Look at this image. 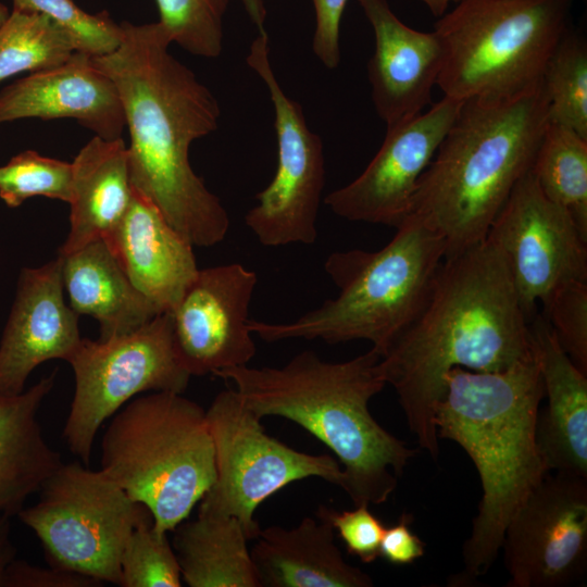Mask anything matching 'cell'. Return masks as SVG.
<instances>
[{
	"label": "cell",
	"mask_w": 587,
	"mask_h": 587,
	"mask_svg": "<svg viewBox=\"0 0 587 587\" xmlns=\"http://www.w3.org/2000/svg\"><path fill=\"white\" fill-rule=\"evenodd\" d=\"M13 10L47 15L74 38L76 51L89 55H102L115 50L122 39L121 24L108 12L90 14L72 0H12Z\"/></svg>",
	"instance_id": "33"
},
{
	"label": "cell",
	"mask_w": 587,
	"mask_h": 587,
	"mask_svg": "<svg viewBox=\"0 0 587 587\" xmlns=\"http://www.w3.org/2000/svg\"><path fill=\"white\" fill-rule=\"evenodd\" d=\"M572 0H460L434 26L444 49L437 85L466 101L511 100L542 85Z\"/></svg>",
	"instance_id": "8"
},
{
	"label": "cell",
	"mask_w": 587,
	"mask_h": 587,
	"mask_svg": "<svg viewBox=\"0 0 587 587\" xmlns=\"http://www.w3.org/2000/svg\"><path fill=\"white\" fill-rule=\"evenodd\" d=\"M73 118L95 136L121 138L126 127L113 80L75 51L60 66L32 73L0 90V124L21 118Z\"/></svg>",
	"instance_id": "19"
},
{
	"label": "cell",
	"mask_w": 587,
	"mask_h": 587,
	"mask_svg": "<svg viewBox=\"0 0 587 587\" xmlns=\"http://www.w3.org/2000/svg\"><path fill=\"white\" fill-rule=\"evenodd\" d=\"M251 552L260 587H371L373 579L345 561L334 528L319 517L298 526L261 529Z\"/></svg>",
	"instance_id": "22"
},
{
	"label": "cell",
	"mask_w": 587,
	"mask_h": 587,
	"mask_svg": "<svg viewBox=\"0 0 587 587\" xmlns=\"http://www.w3.org/2000/svg\"><path fill=\"white\" fill-rule=\"evenodd\" d=\"M38 501L17 516L30 528L50 566L120 586L121 557L133 532L153 521L100 469L72 462L42 484Z\"/></svg>",
	"instance_id": "9"
},
{
	"label": "cell",
	"mask_w": 587,
	"mask_h": 587,
	"mask_svg": "<svg viewBox=\"0 0 587 587\" xmlns=\"http://www.w3.org/2000/svg\"><path fill=\"white\" fill-rule=\"evenodd\" d=\"M530 171L544 195L565 209L587 238V139L549 122Z\"/></svg>",
	"instance_id": "27"
},
{
	"label": "cell",
	"mask_w": 587,
	"mask_h": 587,
	"mask_svg": "<svg viewBox=\"0 0 587 587\" xmlns=\"http://www.w3.org/2000/svg\"><path fill=\"white\" fill-rule=\"evenodd\" d=\"M11 516L0 514V587H2L5 571L15 559L16 549L11 538Z\"/></svg>",
	"instance_id": "39"
},
{
	"label": "cell",
	"mask_w": 587,
	"mask_h": 587,
	"mask_svg": "<svg viewBox=\"0 0 587 587\" xmlns=\"http://www.w3.org/2000/svg\"><path fill=\"white\" fill-rule=\"evenodd\" d=\"M445 257L444 239L407 216L382 249L337 251L326 259L324 268L339 289L335 298L290 322L250 319V330L268 342L367 340L382 357L422 311Z\"/></svg>",
	"instance_id": "6"
},
{
	"label": "cell",
	"mask_w": 587,
	"mask_h": 587,
	"mask_svg": "<svg viewBox=\"0 0 587 587\" xmlns=\"http://www.w3.org/2000/svg\"><path fill=\"white\" fill-rule=\"evenodd\" d=\"M68 363L75 390L63 438L84 465L99 428L123 405L147 391L183 394L191 377L177 353L170 312L126 335L83 338Z\"/></svg>",
	"instance_id": "11"
},
{
	"label": "cell",
	"mask_w": 587,
	"mask_h": 587,
	"mask_svg": "<svg viewBox=\"0 0 587 587\" xmlns=\"http://www.w3.org/2000/svg\"><path fill=\"white\" fill-rule=\"evenodd\" d=\"M533 355L527 321L500 250L485 239L441 262L416 319L380 357L408 427L437 460L434 415L454 367L500 372Z\"/></svg>",
	"instance_id": "2"
},
{
	"label": "cell",
	"mask_w": 587,
	"mask_h": 587,
	"mask_svg": "<svg viewBox=\"0 0 587 587\" xmlns=\"http://www.w3.org/2000/svg\"><path fill=\"white\" fill-rule=\"evenodd\" d=\"M463 102L444 96L426 112L387 127L364 171L324 203L345 220L396 228L409 214L417 183Z\"/></svg>",
	"instance_id": "15"
},
{
	"label": "cell",
	"mask_w": 587,
	"mask_h": 587,
	"mask_svg": "<svg viewBox=\"0 0 587 587\" xmlns=\"http://www.w3.org/2000/svg\"><path fill=\"white\" fill-rule=\"evenodd\" d=\"M121 28L118 47L91 60L113 80L122 101L133 188L192 246L217 245L229 217L191 167L189 149L216 130L220 104L170 52L172 40L160 22L124 21Z\"/></svg>",
	"instance_id": "1"
},
{
	"label": "cell",
	"mask_w": 587,
	"mask_h": 587,
	"mask_svg": "<svg viewBox=\"0 0 587 587\" xmlns=\"http://www.w3.org/2000/svg\"><path fill=\"white\" fill-rule=\"evenodd\" d=\"M54 382L55 372L21 394L0 392V514L17 515L62 463L38 421Z\"/></svg>",
	"instance_id": "25"
},
{
	"label": "cell",
	"mask_w": 587,
	"mask_h": 587,
	"mask_svg": "<svg viewBox=\"0 0 587 587\" xmlns=\"http://www.w3.org/2000/svg\"><path fill=\"white\" fill-rule=\"evenodd\" d=\"M529 333L548 400L537 423L546 467L587 477V374L566 354L541 313L530 320Z\"/></svg>",
	"instance_id": "21"
},
{
	"label": "cell",
	"mask_w": 587,
	"mask_h": 587,
	"mask_svg": "<svg viewBox=\"0 0 587 587\" xmlns=\"http://www.w3.org/2000/svg\"><path fill=\"white\" fill-rule=\"evenodd\" d=\"M317 517L329 522L348 552L363 563H372L379 557V546L386 526L370 511L367 504L355 505L353 510L341 512L321 505Z\"/></svg>",
	"instance_id": "35"
},
{
	"label": "cell",
	"mask_w": 587,
	"mask_h": 587,
	"mask_svg": "<svg viewBox=\"0 0 587 587\" xmlns=\"http://www.w3.org/2000/svg\"><path fill=\"white\" fill-rule=\"evenodd\" d=\"M160 23L172 42L201 58L223 50V20L228 0H155Z\"/></svg>",
	"instance_id": "30"
},
{
	"label": "cell",
	"mask_w": 587,
	"mask_h": 587,
	"mask_svg": "<svg viewBox=\"0 0 587 587\" xmlns=\"http://www.w3.org/2000/svg\"><path fill=\"white\" fill-rule=\"evenodd\" d=\"M59 255L68 304L99 323V340L133 333L163 313L134 287L104 238Z\"/></svg>",
	"instance_id": "23"
},
{
	"label": "cell",
	"mask_w": 587,
	"mask_h": 587,
	"mask_svg": "<svg viewBox=\"0 0 587 587\" xmlns=\"http://www.w3.org/2000/svg\"><path fill=\"white\" fill-rule=\"evenodd\" d=\"M549 102V122L587 139V46L566 32L551 55L542 77Z\"/></svg>",
	"instance_id": "29"
},
{
	"label": "cell",
	"mask_w": 587,
	"mask_h": 587,
	"mask_svg": "<svg viewBox=\"0 0 587 587\" xmlns=\"http://www.w3.org/2000/svg\"><path fill=\"white\" fill-rule=\"evenodd\" d=\"M214 376L232 382L260 419L290 420L327 446L341 465V488L355 505L386 502L416 452L370 412V400L387 385L380 354L372 348L342 362L304 350L282 367L247 364Z\"/></svg>",
	"instance_id": "4"
},
{
	"label": "cell",
	"mask_w": 587,
	"mask_h": 587,
	"mask_svg": "<svg viewBox=\"0 0 587 587\" xmlns=\"http://www.w3.org/2000/svg\"><path fill=\"white\" fill-rule=\"evenodd\" d=\"M427 7L430 13L435 16H441L446 13L451 2L457 3L460 0H419Z\"/></svg>",
	"instance_id": "41"
},
{
	"label": "cell",
	"mask_w": 587,
	"mask_h": 587,
	"mask_svg": "<svg viewBox=\"0 0 587 587\" xmlns=\"http://www.w3.org/2000/svg\"><path fill=\"white\" fill-rule=\"evenodd\" d=\"M134 193L127 146L93 136L72 162L70 233L59 249L68 254L105 237L125 215Z\"/></svg>",
	"instance_id": "24"
},
{
	"label": "cell",
	"mask_w": 587,
	"mask_h": 587,
	"mask_svg": "<svg viewBox=\"0 0 587 587\" xmlns=\"http://www.w3.org/2000/svg\"><path fill=\"white\" fill-rule=\"evenodd\" d=\"M247 64L268 90L275 114L277 166L271 183L255 196L245 222L265 247L316 240V220L325 183L323 143L307 124L301 105L279 85L270 60L266 32L251 42Z\"/></svg>",
	"instance_id": "12"
},
{
	"label": "cell",
	"mask_w": 587,
	"mask_h": 587,
	"mask_svg": "<svg viewBox=\"0 0 587 587\" xmlns=\"http://www.w3.org/2000/svg\"><path fill=\"white\" fill-rule=\"evenodd\" d=\"M75 51L71 33L52 18L12 10L0 27V83L22 72L60 66Z\"/></svg>",
	"instance_id": "28"
},
{
	"label": "cell",
	"mask_w": 587,
	"mask_h": 587,
	"mask_svg": "<svg viewBox=\"0 0 587 587\" xmlns=\"http://www.w3.org/2000/svg\"><path fill=\"white\" fill-rule=\"evenodd\" d=\"M542 309L563 350L587 374V280L562 285Z\"/></svg>",
	"instance_id": "34"
},
{
	"label": "cell",
	"mask_w": 587,
	"mask_h": 587,
	"mask_svg": "<svg viewBox=\"0 0 587 587\" xmlns=\"http://www.w3.org/2000/svg\"><path fill=\"white\" fill-rule=\"evenodd\" d=\"M78 316L64 299L59 254L42 266L22 268L0 341V392L24 391L30 373L48 360L68 362L83 339Z\"/></svg>",
	"instance_id": "17"
},
{
	"label": "cell",
	"mask_w": 587,
	"mask_h": 587,
	"mask_svg": "<svg viewBox=\"0 0 587 587\" xmlns=\"http://www.w3.org/2000/svg\"><path fill=\"white\" fill-rule=\"evenodd\" d=\"M545 397L534 354L504 371L452 369L438 402V438L457 442L479 475L482 499L462 549L464 570L458 585L474 582L495 563L505 527L528 495L549 473L537 423Z\"/></svg>",
	"instance_id": "3"
},
{
	"label": "cell",
	"mask_w": 587,
	"mask_h": 587,
	"mask_svg": "<svg viewBox=\"0 0 587 587\" xmlns=\"http://www.w3.org/2000/svg\"><path fill=\"white\" fill-rule=\"evenodd\" d=\"M548 123L544 85L511 100L464 101L422 174L407 216L444 239L446 257L480 243L530 170Z\"/></svg>",
	"instance_id": "5"
},
{
	"label": "cell",
	"mask_w": 587,
	"mask_h": 587,
	"mask_svg": "<svg viewBox=\"0 0 587 587\" xmlns=\"http://www.w3.org/2000/svg\"><path fill=\"white\" fill-rule=\"evenodd\" d=\"M411 519L402 514L396 524L385 527L379 557L394 565H409L425 553V544L411 528Z\"/></svg>",
	"instance_id": "38"
},
{
	"label": "cell",
	"mask_w": 587,
	"mask_h": 587,
	"mask_svg": "<svg viewBox=\"0 0 587 587\" xmlns=\"http://www.w3.org/2000/svg\"><path fill=\"white\" fill-rule=\"evenodd\" d=\"M257 282L239 263L199 268L170 311L175 347L191 376L215 375L254 357L249 309Z\"/></svg>",
	"instance_id": "16"
},
{
	"label": "cell",
	"mask_w": 587,
	"mask_h": 587,
	"mask_svg": "<svg viewBox=\"0 0 587 587\" xmlns=\"http://www.w3.org/2000/svg\"><path fill=\"white\" fill-rule=\"evenodd\" d=\"M173 532V548L188 586L260 587L249 539L236 517L198 514Z\"/></svg>",
	"instance_id": "26"
},
{
	"label": "cell",
	"mask_w": 587,
	"mask_h": 587,
	"mask_svg": "<svg viewBox=\"0 0 587 587\" xmlns=\"http://www.w3.org/2000/svg\"><path fill=\"white\" fill-rule=\"evenodd\" d=\"M315 10V32L312 50L322 64L336 68L340 63V21L347 0H312Z\"/></svg>",
	"instance_id": "36"
},
{
	"label": "cell",
	"mask_w": 587,
	"mask_h": 587,
	"mask_svg": "<svg viewBox=\"0 0 587 587\" xmlns=\"http://www.w3.org/2000/svg\"><path fill=\"white\" fill-rule=\"evenodd\" d=\"M10 15V12H9V9L8 7H5L4 4H2L0 2V27L3 25V23L7 21V18L9 17Z\"/></svg>",
	"instance_id": "42"
},
{
	"label": "cell",
	"mask_w": 587,
	"mask_h": 587,
	"mask_svg": "<svg viewBox=\"0 0 587 587\" xmlns=\"http://www.w3.org/2000/svg\"><path fill=\"white\" fill-rule=\"evenodd\" d=\"M205 415L215 479L199 501L198 514L234 516L252 540L261 530L257 508L288 484L320 477L342 487L344 472L336 459L295 450L268 436L235 389L218 392Z\"/></svg>",
	"instance_id": "10"
},
{
	"label": "cell",
	"mask_w": 587,
	"mask_h": 587,
	"mask_svg": "<svg viewBox=\"0 0 587 587\" xmlns=\"http://www.w3.org/2000/svg\"><path fill=\"white\" fill-rule=\"evenodd\" d=\"M100 470L149 510L155 529L173 532L215 479L205 410L178 392L135 397L103 433Z\"/></svg>",
	"instance_id": "7"
},
{
	"label": "cell",
	"mask_w": 587,
	"mask_h": 587,
	"mask_svg": "<svg viewBox=\"0 0 587 587\" xmlns=\"http://www.w3.org/2000/svg\"><path fill=\"white\" fill-rule=\"evenodd\" d=\"M250 21L258 27L259 32H265L264 22L266 9L264 0H241Z\"/></svg>",
	"instance_id": "40"
},
{
	"label": "cell",
	"mask_w": 587,
	"mask_h": 587,
	"mask_svg": "<svg viewBox=\"0 0 587 587\" xmlns=\"http://www.w3.org/2000/svg\"><path fill=\"white\" fill-rule=\"evenodd\" d=\"M99 580L60 570L53 566L41 567L14 559L8 566L2 587H96Z\"/></svg>",
	"instance_id": "37"
},
{
	"label": "cell",
	"mask_w": 587,
	"mask_h": 587,
	"mask_svg": "<svg viewBox=\"0 0 587 587\" xmlns=\"http://www.w3.org/2000/svg\"><path fill=\"white\" fill-rule=\"evenodd\" d=\"M134 287L170 312L199 268L193 246L134 190L121 222L103 237Z\"/></svg>",
	"instance_id": "20"
},
{
	"label": "cell",
	"mask_w": 587,
	"mask_h": 587,
	"mask_svg": "<svg viewBox=\"0 0 587 587\" xmlns=\"http://www.w3.org/2000/svg\"><path fill=\"white\" fill-rule=\"evenodd\" d=\"M358 2L375 36V50L367 63L372 101L389 127L419 115L432 103L444 49L434 30L425 33L407 26L386 0Z\"/></svg>",
	"instance_id": "18"
},
{
	"label": "cell",
	"mask_w": 587,
	"mask_h": 587,
	"mask_svg": "<svg viewBox=\"0 0 587 587\" xmlns=\"http://www.w3.org/2000/svg\"><path fill=\"white\" fill-rule=\"evenodd\" d=\"M487 239L507 263L528 322L553 292L573 280H587V238L570 213L550 201L529 170L495 217Z\"/></svg>",
	"instance_id": "13"
},
{
	"label": "cell",
	"mask_w": 587,
	"mask_h": 587,
	"mask_svg": "<svg viewBox=\"0 0 587 587\" xmlns=\"http://www.w3.org/2000/svg\"><path fill=\"white\" fill-rule=\"evenodd\" d=\"M508 587H565L587 570V477L546 475L502 539Z\"/></svg>",
	"instance_id": "14"
},
{
	"label": "cell",
	"mask_w": 587,
	"mask_h": 587,
	"mask_svg": "<svg viewBox=\"0 0 587 587\" xmlns=\"http://www.w3.org/2000/svg\"><path fill=\"white\" fill-rule=\"evenodd\" d=\"M180 567L167 533L141 523L130 535L121 557L122 587H179Z\"/></svg>",
	"instance_id": "32"
},
{
	"label": "cell",
	"mask_w": 587,
	"mask_h": 587,
	"mask_svg": "<svg viewBox=\"0 0 587 587\" xmlns=\"http://www.w3.org/2000/svg\"><path fill=\"white\" fill-rule=\"evenodd\" d=\"M72 163L26 150L0 166V198L9 208L42 196L70 202Z\"/></svg>",
	"instance_id": "31"
}]
</instances>
